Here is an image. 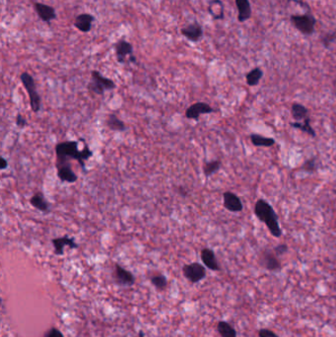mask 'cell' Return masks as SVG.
<instances>
[{
    "label": "cell",
    "instance_id": "21",
    "mask_svg": "<svg viewBox=\"0 0 336 337\" xmlns=\"http://www.w3.org/2000/svg\"><path fill=\"white\" fill-rule=\"evenodd\" d=\"M250 142L252 143L253 146L255 147H272L275 144V139L271 138V137H265L260 135V134H251L249 136Z\"/></svg>",
    "mask_w": 336,
    "mask_h": 337
},
{
    "label": "cell",
    "instance_id": "7",
    "mask_svg": "<svg viewBox=\"0 0 336 337\" xmlns=\"http://www.w3.org/2000/svg\"><path fill=\"white\" fill-rule=\"evenodd\" d=\"M182 274L190 283H198L206 277L205 267L198 262H192L182 266Z\"/></svg>",
    "mask_w": 336,
    "mask_h": 337
},
{
    "label": "cell",
    "instance_id": "27",
    "mask_svg": "<svg viewBox=\"0 0 336 337\" xmlns=\"http://www.w3.org/2000/svg\"><path fill=\"white\" fill-rule=\"evenodd\" d=\"M222 163L220 160H214L211 162H207L203 166V173L206 178L211 177L215 173H217L221 169Z\"/></svg>",
    "mask_w": 336,
    "mask_h": 337
},
{
    "label": "cell",
    "instance_id": "34",
    "mask_svg": "<svg viewBox=\"0 0 336 337\" xmlns=\"http://www.w3.org/2000/svg\"><path fill=\"white\" fill-rule=\"evenodd\" d=\"M16 124H17L18 127L24 128L25 126L28 125V121H27V119H26L21 113H18L17 116H16Z\"/></svg>",
    "mask_w": 336,
    "mask_h": 337
},
{
    "label": "cell",
    "instance_id": "31",
    "mask_svg": "<svg viewBox=\"0 0 336 337\" xmlns=\"http://www.w3.org/2000/svg\"><path fill=\"white\" fill-rule=\"evenodd\" d=\"M273 251L274 253L279 256V255H283L285 253H287L288 251V246L286 244H280V245H277L274 248H273Z\"/></svg>",
    "mask_w": 336,
    "mask_h": 337
},
{
    "label": "cell",
    "instance_id": "36",
    "mask_svg": "<svg viewBox=\"0 0 336 337\" xmlns=\"http://www.w3.org/2000/svg\"><path fill=\"white\" fill-rule=\"evenodd\" d=\"M179 194L182 195V196H186V195H187V193H186L187 191L184 190L183 186H179Z\"/></svg>",
    "mask_w": 336,
    "mask_h": 337
},
{
    "label": "cell",
    "instance_id": "14",
    "mask_svg": "<svg viewBox=\"0 0 336 337\" xmlns=\"http://www.w3.org/2000/svg\"><path fill=\"white\" fill-rule=\"evenodd\" d=\"M223 205L230 212H241L244 209L241 198L232 191H226L223 193Z\"/></svg>",
    "mask_w": 336,
    "mask_h": 337
},
{
    "label": "cell",
    "instance_id": "8",
    "mask_svg": "<svg viewBox=\"0 0 336 337\" xmlns=\"http://www.w3.org/2000/svg\"><path fill=\"white\" fill-rule=\"evenodd\" d=\"M180 34L189 42L198 43L202 40L204 36V31L202 26H201L197 21H193L192 23L182 27L180 29Z\"/></svg>",
    "mask_w": 336,
    "mask_h": 337
},
{
    "label": "cell",
    "instance_id": "37",
    "mask_svg": "<svg viewBox=\"0 0 336 337\" xmlns=\"http://www.w3.org/2000/svg\"><path fill=\"white\" fill-rule=\"evenodd\" d=\"M139 337H144V332L143 331L139 332Z\"/></svg>",
    "mask_w": 336,
    "mask_h": 337
},
{
    "label": "cell",
    "instance_id": "18",
    "mask_svg": "<svg viewBox=\"0 0 336 337\" xmlns=\"http://www.w3.org/2000/svg\"><path fill=\"white\" fill-rule=\"evenodd\" d=\"M235 3L238 9V21L245 23L251 17V5L249 0H235Z\"/></svg>",
    "mask_w": 336,
    "mask_h": 337
},
{
    "label": "cell",
    "instance_id": "13",
    "mask_svg": "<svg viewBox=\"0 0 336 337\" xmlns=\"http://www.w3.org/2000/svg\"><path fill=\"white\" fill-rule=\"evenodd\" d=\"M55 166L57 168V176L61 181L68 183L77 181L78 177L71 169L69 162H56Z\"/></svg>",
    "mask_w": 336,
    "mask_h": 337
},
{
    "label": "cell",
    "instance_id": "26",
    "mask_svg": "<svg viewBox=\"0 0 336 337\" xmlns=\"http://www.w3.org/2000/svg\"><path fill=\"white\" fill-rule=\"evenodd\" d=\"M217 331L221 337H237V331L228 321L220 320L217 323Z\"/></svg>",
    "mask_w": 336,
    "mask_h": 337
},
{
    "label": "cell",
    "instance_id": "5",
    "mask_svg": "<svg viewBox=\"0 0 336 337\" xmlns=\"http://www.w3.org/2000/svg\"><path fill=\"white\" fill-rule=\"evenodd\" d=\"M20 80L24 86V88L26 89L28 95H29V99H30V105H31V109L32 111L37 113L41 111L42 108V100H41V96L37 91V86H36V82L34 77L28 73V72H23L20 75Z\"/></svg>",
    "mask_w": 336,
    "mask_h": 337
},
{
    "label": "cell",
    "instance_id": "30",
    "mask_svg": "<svg viewBox=\"0 0 336 337\" xmlns=\"http://www.w3.org/2000/svg\"><path fill=\"white\" fill-rule=\"evenodd\" d=\"M335 41H336V31H333V32H330V33H326L321 38V44L323 45V46L325 48H329L331 44L333 42H335Z\"/></svg>",
    "mask_w": 336,
    "mask_h": 337
},
{
    "label": "cell",
    "instance_id": "25",
    "mask_svg": "<svg viewBox=\"0 0 336 337\" xmlns=\"http://www.w3.org/2000/svg\"><path fill=\"white\" fill-rule=\"evenodd\" d=\"M291 113L296 121H303L309 116V110L302 104L294 103L291 107Z\"/></svg>",
    "mask_w": 336,
    "mask_h": 337
},
{
    "label": "cell",
    "instance_id": "16",
    "mask_svg": "<svg viewBox=\"0 0 336 337\" xmlns=\"http://www.w3.org/2000/svg\"><path fill=\"white\" fill-rule=\"evenodd\" d=\"M96 18L91 13H81L78 14L74 20V27L82 32V33H89L92 30V26Z\"/></svg>",
    "mask_w": 336,
    "mask_h": 337
},
{
    "label": "cell",
    "instance_id": "15",
    "mask_svg": "<svg viewBox=\"0 0 336 337\" xmlns=\"http://www.w3.org/2000/svg\"><path fill=\"white\" fill-rule=\"evenodd\" d=\"M51 243L54 247V253L56 255H62L64 253L65 247H69V248L72 249H76L79 247V245L75 242V240L68 236L54 238L51 240Z\"/></svg>",
    "mask_w": 336,
    "mask_h": 337
},
{
    "label": "cell",
    "instance_id": "3",
    "mask_svg": "<svg viewBox=\"0 0 336 337\" xmlns=\"http://www.w3.org/2000/svg\"><path fill=\"white\" fill-rule=\"evenodd\" d=\"M290 22L302 35L312 36L315 31L317 21L312 13V10H309L302 14H292L290 16Z\"/></svg>",
    "mask_w": 336,
    "mask_h": 337
},
{
    "label": "cell",
    "instance_id": "19",
    "mask_svg": "<svg viewBox=\"0 0 336 337\" xmlns=\"http://www.w3.org/2000/svg\"><path fill=\"white\" fill-rule=\"evenodd\" d=\"M207 11L215 21H220L225 18V6L222 0H210Z\"/></svg>",
    "mask_w": 336,
    "mask_h": 337
},
{
    "label": "cell",
    "instance_id": "4",
    "mask_svg": "<svg viewBox=\"0 0 336 337\" xmlns=\"http://www.w3.org/2000/svg\"><path fill=\"white\" fill-rule=\"evenodd\" d=\"M87 88L92 93L99 96H103L106 91H112L115 89L116 85L112 79L105 77L98 70H92L91 80L88 83Z\"/></svg>",
    "mask_w": 336,
    "mask_h": 337
},
{
    "label": "cell",
    "instance_id": "17",
    "mask_svg": "<svg viewBox=\"0 0 336 337\" xmlns=\"http://www.w3.org/2000/svg\"><path fill=\"white\" fill-rule=\"evenodd\" d=\"M200 257H201V260H202L203 264L205 265V267L210 269V270H212V271H219L220 270V265H219L218 260L216 258L215 252L211 248L204 247V248L201 249Z\"/></svg>",
    "mask_w": 336,
    "mask_h": 337
},
{
    "label": "cell",
    "instance_id": "29",
    "mask_svg": "<svg viewBox=\"0 0 336 337\" xmlns=\"http://www.w3.org/2000/svg\"><path fill=\"white\" fill-rule=\"evenodd\" d=\"M304 172L306 173H309V174H313L314 172H316L317 170V165H316V159L315 158H311L309 160H307L302 168H301Z\"/></svg>",
    "mask_w": 336,
    "mask_h": 337
},
{
    "label": "cell",
    "instance_id": "10",
    "mask_svg": "<svg viewBox=\"0 0 336 337\" xmlns=\"http://www.w3.org/2000/svg\"><path fill=\"white\" fill-rule=\"evenodd\" d=\"M33 7L34 10L36 11L38 17L45 23L46 24H50L51 21L55 20L57 18V14H56V10L54 9V7L42 3V2H38V1H33Z\"/></svg>",
    "mask_w": 336,
    "mask_h": 337
},
{
    "label": "cell",
    "instance_id": "28",
    "mask_svg": "<svg viewBox=\"0 0 336 337\" xmlns=\"http://www.w3.org/2000/svg\"><path fill=\"white\" fill-rule=\"evenodd\" d=\"M151 284L158 290V291H164L168 286V279L163 274H157L150 278Z\"/></svg>",
    "mask_w": 336,
    "mask_h": 337
},
{
    "label": "cell",
    "instance_id": "24",
    "mask_svg": "<svg viewBox=\"0 0 336 337\" xmlns=\"http://www.w3.org/2000/svg\"><path fill=\"white\" fill-rule=\"evenodd\" d=\"M106 124L112 131L122 132V131L126 130L125 123L113 113H111L108 115V117L106 119Z\"/></svg>",
    "mask_w": 336,
    "mask_h": 337
},
{
    "label": "cell",
    "instance_id": "9",
    "mask_svg": "<svg viewBox=\"0 0 336 337\" xmlns=\"http://www.w3.org/2000/svg\"><path fill=\"white\" fill-rule=\"evenodd\" d=\"M215 110L205 102H197L189 106L185 111V117L188 119L198 120L200 115L212 113Z\"/></svg>",
    "mask_w": 336,
    "mask_h": 337
},
{
    "label": "cell",
    "instance_id": "35",
    "mask_svg": "<svg viewBox=\"0 0 336 337\" xmlns=\"http://www.w3.org/2000/svg\"><path fill=\"white\" fill-rule=\"evenodd\" d=\"M7 167H8V161L4 157H1V165H0V168H1V170H5Z\"/></svg>",
    "mask_w": 336,
    "mask_h": 337
},
{
    "label": "cell",
    "instance_id": "1",
    "mask_svg": "<svg viewBox=\"0 0 336 337\" xmlns=\"http://www.w3.org/2000/svg\"><path fill=\"white\" fill-rule=\"evenodd\" d=\"M56 162H69L75 160L85 172V162L93 156V151L86 145L83 150L78 149L77 141H63L55 146Z\"/></svg>",
    "mask_w": 336,
    "mask_h": 337
},
{
    "label": "cell",
    "instance_id": "23",
    "mask_svg": "<svg viewBox=\"0 0 336 337\" xmlns=\"http://www.w3.org/2000/svg\"><path fill=\"white\" fill-rule=\"evenodd\" d=\"M263 77V71L260 67H254L246 75V82L249 87H254L259 84Z\"/></svg>",
    "mask_w": 336,
    "mask_h": 337
},
{
    "label": "cell",
    "instance_id": "11",
    "mask_svg": "<svg viewBox=\"0 0 336 337\" xmlns=\"http://www.w3.org/2000/svg\"><path fill=\"white\" fill-rule=\"evenodd\" d=\"M259 262L262 267H264L269 271H278L281 269L280 260L278 259L274 251L269 250V249H266L261 253Z\"/></svg>",
    "mask_w": 336,
    "mask_h": 337
},
{
    "label": "cell",
    "instance_id": "6",
    "mask_svg": "<svg viewBox=\"0 0 336 337\" xmlns=\"http://www.w3.org/2000/svg\"><path fill=\"white\" fill-rule=\"evenodd\" d=\"M113 48L118 63H136V57L133 54V45L125 39L118 40L113 45Z\"/></svg>",
    "mask_w": 336,
    "mask_h": 337
},
{
    "label": "cell",
    "instance_id": "22",
    "mask_svg": "<svg viewBox=\"0 0 336 337\" xmlns=\"http://www.w3.org/2000/svg\"><path fill=\"white\" fill-rule=\"evenodd\" d=\"M290 125L293 128L299 129V130L307 133L308 135H310L312 137H315L316 136V133H315L314 129L311 125V117L310 116H308L303 121H293V122H290Z\"/></svg>",
    "mask_w": 336,
    "mask_h": 337
},
{
    "label": "cell",
    "instance_id": "2",
    "mask_svg": "<svg viewBox=\"0 0 336 337\" xmlns=\"http://www.w3.org/2000/svg\"><path fill=\"white\" fill-rule=\"evenodd\" d=\"M255 216L259 221L265 224L267 229L269 230L270 234L275 238H280L282 236V230L279 225V218L273 207L270 205L269 202L265 199H258L253 208Z\"/></svg>",
    "mask_w": 336,
    "mask_h": 337
},
{
    "label": "cell",
    "instance_id": "20",
    "mask_svg": "<svg viewBox=\"0 0 336 337\" xmlns=\"http://www.w3.org/2000/svg\"><path fill=\"white\" fill-rule=\"evenodd\" d=\"M30 204L35 207L36 209L42 212H49L50 211V204L45 200L43 193L40 191L36 193L30 199Z\"/></svg>",
    "mask_w": 336,
    "mask_h": 337
},
{
    "label": "cell",
    "instance_id": "12",
    "mask_svg": "<svg viewBox=\"0 0 336 337\" xmlns=\"http://www.w3.org/2000/svg\"><path fill=\"white\" fill-rule=\"evenodd\" d=\"M113 278L115 283L119 286H132L135 283L134 275L118 263H115L114 265Z\"/></svg>",
    "mask_w": 336,
    "mask_h": 337
},
{
    "label": "cell",
    "instance_id": "32",
    "mask_svg": "<svg viewBox=\"0 0 336 337\" xmlns=\"http://www.w3.org/2000/svg\"><path fill=\"white\" fill-rule=\"evenodd\" d=\"M259 337H279L274 331L268 329V328H261L258 331Z\"/></svg>",
    "mask_w": 336,
    "mask_h": 337
},
{
    "label": "cell",
    "instance_id": "33",
    "mask_svg": "<svg viewBox=\"0 0 336 337\" xmlns=\"http://www.w3.org/2000/svg\"><path fill=\"white\" fill-rule=\"evenodd\" d=\"M44 337H64V335L58 328L52 327L45 332Z\"/></svg>",
    "mask_w": 336,
    "mask_h": 337
}]
</instances>
